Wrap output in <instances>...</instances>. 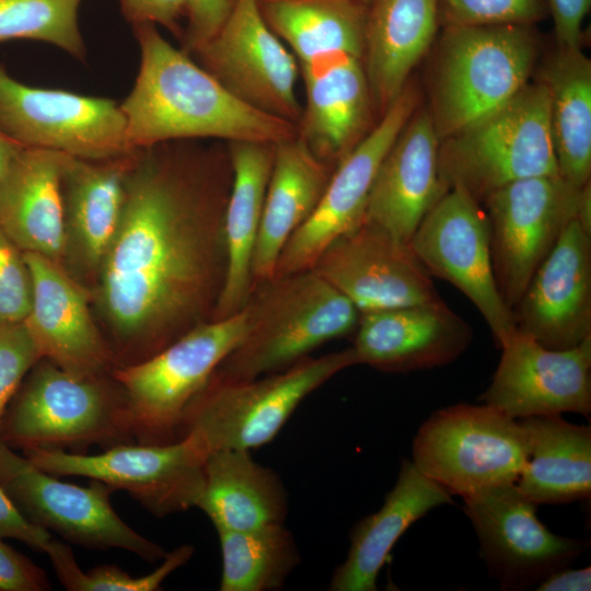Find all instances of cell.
Segmentation results:
<instances>
[{"instance_id": "obj_11", "label": "cell", "mask_w": 591, "mask_h": 591, "mask_svg": "<svg viewBox=\"0 0 591 591\" xmlns=\"http://www.w3.org/2000/svg\"><path fill=\"white\" fill-rule=\"evenodd\" d=\"M0 485L27 520L72 544L120 548L150 563L167 553L119 518L111 503L112 487L94 479L88 486L62 482L1 440Z\"/></svg>"}, {"instance_id": "obj_41", "label": "cell", "mask_w": 591, "mask_h": 591, "mask_svg": "<svg viewBox=\"0 0 591 591\" xmlns=\"http://www.w3.org/2000/svg\"><path fill=\"white\" fill-rule=\"evenodd\" d=\"M233 0H186V25L181 37L182 49L190 56L223 25Z\"/></svg>"}, {"instance_id": "obj_35", "label": "cell", "mask_w": 591, "mask_h": 591, "mask_svg": "<svg viewBox=\"0 0 591 591\" xmlns=\"http://www.w3.org/2000/svg\"><path fill=\"white\" fill-rule=\"evenodd\" d=\"M217 533L221 591H277L301 560L294 536L283 523Z\"/></svg>"}, {"instance_id": "obj_10", "label": "cell", "mask_w": 591, "mask_h": 591, "mask_svg": "<svg viewBox=\"0 0 591 591\" xmlns=\"http://www.w3.org/2000/svg\"><path fill=\"white\" fill-rule=\"evenodd\" d=\"M23 454L55 476H81L128 493L162 518L196 508L209 455L192 434L165 444L119 443L97 454L30 449Z\"/></svg>"}, {"instance_id": "obj_46", "label": "cell", "mask_w": 591, "mask_h": 591, "mask_svg": "<svg viewBox=\"0 0 591 591\" xmlns=\"http://www.w3.org/2000/svg\"><path fill=\"white\" fill-rule=\"evenodd\" d=\"M535 587L537 591H589L591 568L573 569L565 566L549 572Z\"/></svg>"}, {"instance_id": "obj_39", "label": "cell", "mask_w": 591, "mask_h": 591, "mask_svg": "<svg viewBox=\"0 0 591 591\" xmlns=\"http://www.w3.org/2000/svg\"><path fill=\"white\" fill-rule=\"evenodd\" d=\"M32 299V277L24 252L0 227V327L24 322Z\"/></svg>"}, {"instance_id": "obj_38", "label": "cell", "mask_w": 591, "mask_h": 591, "mask_svg": "<svg viewBox=\"0 0 591 591\" xmlns=\"http://www.w3.org/2000/svg\"><path fill=\"white\" fill-rule=\"evenodd\" d=\"M438 8L444 27L533 25L548 13L544 0H438Z\"/></svg>"}, {"instance_id": "obj_40", "label": "cell", "mask_w": 591, "mask_h": 591, "mask_svg": "<svg viewBox=\"0 0 591 591\" xmlns=\"http://www.w3.org/2000/svg\"><path fill=\"white\" fill-rule=\"evenodd\" d=\"M40 359L24 322L0 327V427L24 378Z\"/></svg>"}, {"instance_id": "obj_29", "label": "cell", "mask_w": 591, "mask_h": 591, "mask_svg": "<svg viewBox=\"0 0 591 591\" xmlns=\"http://www.w3.org/2000/svg\"><path fill=\"white\" fill-rule=\"evenodd\" d=\"M333 171L298 136L275 143L253 255L254 288L274 277L282 248L315 210Z\"/></svg>"}, {"instance_id": "obj_13", "label": "cell", "mask_w": 591, "mask_h": 591, "mask_svg": "<svg viewBox=\"0 0 591 591\" xmlns=\"http://www.w3.org/2000/svg\"><path fill=\"white\" fill-rule=\"evenodd\" d=\"M0 129L23 147L100 160L128 154L119 103L26 85L0 65Z\"/></svg>"}, {"instance_id": "obj_37", "label": "cell", "mask_w": 591, "mask_h": 591, "mask_svg": "<svg viewBox=\"0 0 591 591\" xmlns=\"http://www.w3.org/2000/svg\"><path fill=\"white\" fill-rule=\"evenodd\" d=\"M194 551L190 545H181L167 552L157 569L140 577L113 565H101L84 572L70 546L55 538L45 554L62 586L70 591H158L173 571L192 558Z\"/></svg>"}, {"instance_id": "obj_18", "label": "cell", "mask_w": 591, "mask_h": 591, "mask_svg": "<svg viewBox=\"0 0 591 591\" xmlns=\"http://www.w3.org/2000/svg\"><path fill=\"white\" fill-rule=\"evenodd\" d=\"M312 269L360 313L441 299L409 243L366 218L331 243Z\"/></svg>"}, {"instance_id": "obj_21", "label": "cell", "mask_w": 591, "mask_h": 591, "mask_svg": "<svg viewBox=\"0 0 591 591\" xmlns=\"http://www.w3.org/2000/svg\"><path fill=\"white\" fill-rule=\"evenodd\" d=\"M24 254L32 277L24 324L42 358L77 376L105 374L115 358L92 318L82 286L61 264Z\"/></svg>"}, {"instance_id": "obj_30", "label": "cell", "mask_w": 591, "mask_h": 591, "mask_svg": "<svg viewBox=\"0 0 591 591\" xmlns=\"http://www.w3.org/2000/svg\"><path fill=\"white\" fill-rule=\"evenodd\" d=\"M438 0H372L368 4L362 63L381 115L434 39Z\"/></svg>"}, {"instance_id": "obj_27", "label": "cell", "mask_w": 591, "mask_h": 591, "mask_svg": "<svg viewBox=\"0 0 591 591\" xmlns=\"http://www.w3.org/2000/svg\"><path fill=\"white\" fill-rule=\"evenodd\" d=\"M453 503L452 495L404 459L381 508L350 531L346 559L334 570L331 591H375L380 570L398 538L430 510Z\"/></svg>"}, {"instance_id": "obj_24", "label": "cell", "mask_w": 591, "mask_h": 591, "mask_svg": "<svg viewBox=\"0 0 591 591\" xmlns=\"http://www.w3.org/2000/svg\"><path fill=\"white\" fill-rule=\"evenodd\" d=\"M440 138L428 111H415L386 152L374 178L366 219L409 243L448 192L439 172Z\"/></svg>"}, {"instance_id": "obj_4", "label": "cell", "mask_w": 591, "mask_h": 591, "mask_svg": "<svg viewBox=\"0 0 591 591\" xmlns=\"http://www.w3.org/2000/svg\"><path fill=\"white\" fill-rule=\"evenodd\" d=\"M12 449H60L135 442L127 399L112 375H73L42 358L24 378L0 427Z\"/></svg>"}, {"instance_id": "obj_9", "label": "cell", "mask_w": 591, "mask_h": 591, "mask_svg": "<svg viewBox=\"0 0 591 591\" xmlns=\"http://www.w3.org/2000/svg\"><path fill=\"white\" fill-rule=\"evenodd\" d=\"M528 452V433L520 419L484 403H461L436 410L420 426L412 461L451 495L463 498L514 484Z\"/></svg>"}, {"instance_id": "obj_48", "label": "cell", "mask_w": 591, "mask_h": 591, "mask_svg": "<svg viewBox=\"0 0 591 591\" xmlns=\"http://www.w3.org/2000/svg\"><path fill=\"white\" fill-rule=\"evenodd\" d=\"M358 1H360V2H362V3H364V4L368 5L372 0H358Z\"/></svg>"}, {"instance_id": "obj_2", "label": "cell", "mask_w": 591, "mask_h": 591, "mask_svg": "<svg viewBox=\"0 0 591 591\" xmlns=\"http://www.w3.org/2000/svg\"><path fill=\"white\" fill-rule=\"evenodd\" d=\"M132 28L140 67L130 93L119 103L132 149L202 138L277 143L297 136L296 124L235 97L155 25Z\"/></svg>"}, {"instance_id": "obj_5", "label": "cell", "mask_w": 591, "mask_h": 591, "mask_svg": "<svg viewBox=\"0 0 591 591\" xmlns=\"http://www.w3.org/2000/svg\"><path fill=\"white\" fill-rule=\"evenodd\" d=\"M356 364L350 347L306 357L285 370L250 380H228L212 373L186 407L178 439L192 434L209 453L259 448L276 437L304 398Z\"/></svg>"}, {"instance_id": "obj_25", "label": "cell", "mask_w": 591, "mask_h": 591, "mask_svg": "<svg viewBox=\"0 0 591 591\" xmlns=\"http://www.w3.org/2000/svg\"><path fill=\"white\" fill-rule=\"evenodd\" d=\"M136 150L100 160L63 154L60 176L66 232L63 266L71 259L97 274L119 224L126 178Z\"/></svg>"}, {"instance_id": "obj_19", "label": "cell", "mask_w": 591, "mask_h": 591, "mask_svg": "<svg viewBox=\"0 0 591 591\" xmlns=\"http://www.w3.org/2000/svg\"><path fill=\"white\" fill-rule=\"evenodd\" d=\"M479 401L515 418L591 413V336L569 349H549L514 332Z\"/></svg>"}, {"instance_id": "obj_47", "label": "cell", "mask_w": 591, "mask_h": 591, "mask_svg": "<svg viewBox=\"0 0 591 591\" xmlns=\"http://www.w3.org/2000/svg\"><path fill=\"white\" fill-rule=\"evenodd\" d=\"M23 148L0 129V182L4 176L12 160Z\"/></svg>"}, {"instance_id": "obj_15", "label": "cell", "mask_w": 591, "mask_h": 591, "mask_svg": "<svg viewBox=\"0 0 591 591\" xmlns=\"http://www.w3.org/2000/svg\"><path fill=\"white\" fill-rule=\"evenodd\" d=\"M193 56L245 104L298 124L299 62L266 23L258 0H233L223 25Z\"/></svg>"}, {"instance_id": "obj_33", "label": "cell", "mask_w": 591, "mask_h": 591, "mask_svg": "<svg viewBox=\"0 0 591 591\" xmlns=\"http://www.w3.org/2000/svg\"><path fill=\"white\" fill-rule=\"evenodd\" d=\"M542 81L548 93L558 176L582 188L591 175V62L580 48H559Z\"/></svg>"}, {"instance_id": "obj_20", "label": "cell", "mask_w": 591, "mask_h": 591, "mask_svg": "<svg viewBox=\"0 0 591 591\" xmlns=\"http://www.w3.org/2000/svg\"><path fill=\"white\" fill-rule=\"evenodd\" d=\"M517 331L549 349L591 336V232L572 219L512 309Z\"/></svg>"}, {"instance_id": "obj_1", "label": "cell", "mask_w": 591, "mask_h": 591, "mask_svg": "<svg viewBox=\"0 0 591 591\" xmlns=\"http://www.w3.org/2000/svg\"><path fill=\"white\" fill-rule=\"evenodd\" d=\"M186 141L136 150L119 224L97 271L100 303L126 357L123 366L211 320L224 285L228 149Z\"/></svg>"}, {"instance_id": "obj_14", "label": "cell", "mask_w": 591, "mask_h": 591, "mask_svg": "<svg viewBox=\"0 0 591 591\" xmlns=\"http://www.w3.org/2000/svg\"><path fill=\"white\" fill-rule=\"evenodd\" d=\"M409 246L431 275L450 282L476 306L499 347L515 329L494 274L489 228L479 201L451 187L425 216Z\"/></svg>"}, {"instance_id": "obj_12", "label": "cell", "mask_w": 591, "mask_h": 591, "mask_svg": "<svg viewBox=\"0 0 591 591\" xmlns=\"http://www.w3.org/2000/svg\"><path fill=\"white\" fill-rule=\"evenodd\" d=\"M583 187L575 188L559 176L532 177L482 201L496 282L511 311L567 224L579 218Z\"/></svg>"}, {"instance_id": "obj_36", "label": "cell", "mask_w": 591, "mask_h": 591, "mask_svg": "<svg viewBox=\"0 0 591 591\" xmlns=\"http://www.w3.org/2000/svg\"><path fill=\"white\" fill-rule=\"evenodd\" d=\"M82 0H0V44L15 39L51 44L79 60L85 45L78 25Z\"/></svg>"}, {"instance_id": "obj_44", "label": "cell", "mask_w": 591, "mask_h": 591, "mask_svg": "<svg viewBox=\"0 0 591 591\" xmlns=\"http://www.w3.org/2000/svg\"><path fill=\"white\" fill-rule=\"evenodd\" d=\"M0 536L18 540L46 553L54 537L45 529L27 520L0 485Z\"/></svg>"}, {"instance_id": "obj_6", "label": "cell", "mask_w": 591, "mask_h": 591, "mask_svg": "<svg viewBox=\"0 0 591 591\" xmlns=\"http://www.w3.org/2000/svg\"><path fill=\"white\" fill-rule=\"evenodd\" d=\"M533 25L444 27L430 112L440 141L490 115L526 84Z\"/></svg>"}, {"instance_id": "obj_17", "label": "cell", "mask_w": 591, "mask_h": 591, "mask_svg": "<svg viewBox=\"0 0 591 591\" xmlns=\"http://www.w3.org/2000/svg\"><path fill=\"white\" fill-rule=\"evenodd\" d=\"M417 104L416 91L406 85L376 125L337 164L315 210L282 248L274 277L311 269L331 243L364 220L381 162Z\"/></svg>"}, {"instance_id": "obj_28", "label": "cell", "mask_w": 591, "mask_h": 591, "mask_svg": "<svg viewBox=\"0 0 591 591\" xmlns=\"http://www.w3.org/2000/svg\"><path fill=\"white\" fill-rule=\"evenodd\" d=\"M232 183L224 212L228 268L211 320L242 311L254 290L253 255L270 177L275 143L229 142Z\"/></svg>"}, {"instance_id": "obj_42", "label": "cell", "mask_w": 591, "mask_h": 591, "mask_svg": "<svg viewBox=\"0 0 591 591\" xmlns=\"http://www.w3.org/2000/svg\"><path fill=\"white\" fill-rule=\"evenodd\" d=\"M50 587L45 571L0 536V591H46Z\"/></svg>"}, {"instance_id": "obj_45", "label": "cell", "mask_w": 591, "mask_h": 591, "mask_svg": "<svg viewBox=\"0 0 591 591\" xmlns=\"http://www.w3.org/2000/svg\"><path fill=\"white\" fill-rule=\"evenodd\" d=\"M554 22L559 48L579 49L582 23L589 12L591 0H544Z\"/></svg>"}, {"instance_id": "obj_7", "label": "cell", "mask_w": 591, "mask_h": 591, "mask_svg": "<svg viewBox=\"0 0 591 591\" xmlns=\"http://www.w3.org/2000/svg\"><path fill=\"white\" fill-rule=\"evenodd\" d=\"M439 172L445 187H461L482 201L518 181L558 176L548 93L528 83L507 104L440 141Z\"/></svg>"}, {"instance_id": "obj_16", "label": "cell", "mask_w": 591, "mask_h": 591, "mask_svg": "<svg viewBox=\"0 0 591 591\" xmlns=\"http://www.w3.org/2000/svg\"><path fill=\"white\" fill-rule=\"evenodd\" d=\"M463 499L480 557L502 590L536 586L549 572L570 566L587 547L584 541L549 531L537 518V505L515 484L489 487Z\"/></svg>"}, {"instance_id": "obj_3", "label": "cell", "mask_w": 591, "mask_h": 591, "mask_svg": "<svg viewBox=\"0 0 591 591\" xmlns=\"http://www.w3.org/2000/svg\"><path fill=\"white\" fill-rule=\"evenodd\" d=\"M245 308L246 332L213 372L220 378L250 380L285 370L355 332L360 317L354 303L312 268L259 283Z\"/></svg>"}, {"instance_id": "obj_34", "label": "cell", "mask_w": 591, "mask_h": 591, "mask_svg": "<svg viewBox=\"0 0 591 591\" xmlns=\"http://www.w3.org/2000/svg\"><path fill=\"white\" fill-rule=\"evenodd\" d=\"M258 5L299 63L333 51L362 59L367 4L358 0H258Z\"/></svg>"}, {"instance_id": "obj_8", "label": "cell", "mask_w": 591, "mask_h": 591, "mask_svg": "<svg viewBox=\"0 0 591 591\" xmlns=\"http://www.w3.org/2000/svg\"><path fill=\"white\" fill-rule=\"evenodd\" d=\"M247 328V310L195 325L154 355L116 367L135 442L165 444L178 439L183 414Z\"/></svg>"}, {"instance_id": "obj_26", "label": "cell", "mask_w": 591, "mask_h": 591, "mask_svg": "<svg viewBox=\"0 0 591 591\" xmlns=\"http://www.w3.org/2000/svg\"><path fill=\"white\" fill-rule=\"evenodd\" d=\"M61 152L23 147L0 182V227L24 253L63 266ZM65 267V266H63Z\"/></svg>"}, {"instance_id": "obj_23", "label": "cell", "mask_w": 591, "mask_h": 591, "mask_svg": "<svg viewBox=\"0 0 591 591\" xmlns=\"http://www.w3.org/2000/svg\"><path fill=\"white\" fill-rule=\"evenodd\" d=\"M305 105L297 136L335 169L368 134L373 106L362 59L344 51L299 63Z\"/></svg>"}, {"instance_id": "obj_43", "label": "cell", "mask_w": 591, "mask_h": 591, "mask_svg": "<svg viewBox=\"0 0 591 591\" xmlns=\"http://www.w3.org/2000/svg\"><path fill=\"white\" fill-rule=\"evenodd\" d=\"M126 21L131 26L161 25L182 37L181 20L185 18L186 0H118Z\"/></svg>"}, {"instance_id": "obj_32", "label": "cell", "mask_w": 591, "mask_h": 591, "mask_svg": "<svg viewBox=\"0 0 591 591\" xmlns=\"http://www.w3.org/2000/svg\"><path fill=\"white\" fill-rule=\"evenodd\" d=\"M529 440L526 462L514 483L535 505L590 498L591 428L561 415L521 418Z\"/></svg>"}, {"instance_id": "obj_22", "label": "cell", "mask_w": 591, "mask_h": 591, "mask_svg": "<svg viewBox=\"0 0 591 591\" xmlns=\"http://www.w3.org/2000/svg\"><path fill=\"white\" fill-rule=\"evenodd\" d=\"M472 340L471 326L440 299L360 313L351 348L358 364L407 373L453 362Z\"/></svg>"}, {"instance_id": "obj_31", "label": "cell", "mask_w": 591, "mask_h": 591, "mask_svg": "<svg viewBox=\"0 0 591 591\" xmlns=\"http://www.w3.org/2000/svg\"><path fill=\"white\" fill-rule=\"evenodd\" d=\"M216 531H243L283 523L288 495L279 475L247 450L209 453L197 507Z\"/></svg>"}]
</instances>
